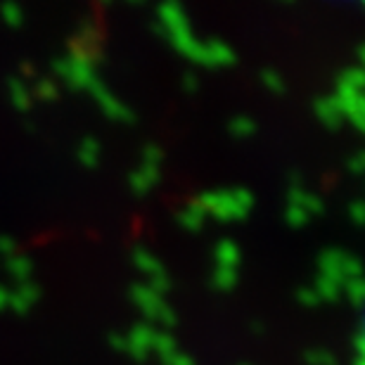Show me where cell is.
<instances>
[{
  "label": "cell",
  "instance_id": "cell-1",
  "mask_svg": "<svg viewBox=\"0 0 365 365\" xmlns=\"http://www.w3.org/2000/svg\"><path fill=\"white\" fill-rule=\"evenodd\" d=\"M250 195L242 192V190H235V192H216L202 197L200 207L204 214H214L218 218H240L250 211Z\"/></svg>",
  "mask_w": 365,
  "mask_h": 365
},
{
  "label": "cell",
  "instance_id": "cell-2",
  "mask_svg": "<svg viewBox=\"0 0 365 365\" xmlns=\"http://www.w3.org/2000/svg\"><path fill=\"white\" fill-rule=\"evenodd\" d=\"M363 346H365V339H363ZM361 363L365 365V351H363V359H361Z\"/></svg>",
  "mask_w": 365,
  "mask_h": 365
}]
</instances>
